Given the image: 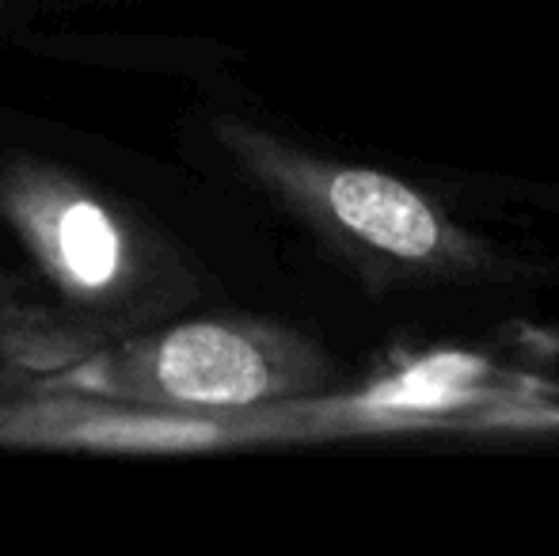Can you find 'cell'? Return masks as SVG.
Returning a JSON list of instances; mask_svg holds the SVG:
<instances>
[{"label": "cell", "mask_w": 559, "mask_h": 556, "mask_svg": "<svg viewBox=\"0 0 559 556\" xmlns=\"http://www.w3.org/2000/svg\"><path fill=\"white\" fill-rule=\"evenodd\" d=\"M335 381V366L312 340L263 320H187L168 332L61 374L66 393L107 397L183 416H243L309 401Z\"/></svg>", "instance_id": "cell-2"}, {"label": "cell", "mask_w": 559, "mask_h": 556, "mask_svg": "<svg viewBox=\"0 0 559 556\" xmlns=\"http://www.w3.org/2000/svg\"><path fill=\"white\" fill-rule=\"evenodd\" d=\"M222 141L366 279L423 286L495 271V252L484 240L389 171L312 156L240 122H225Z\"/></svg>", "instance_id": "cell-1"}, {"label": "cell", "mask_w": 559, "mask_h": 556, "mask_svg": "<svg viewBox=\"0 0 559 556\" xmlns=\"http://www.w3.org/2000/svg\"><path fill=\"white\" fill-rule=\"evenodd\" d=\"M233 442L222 416L141 409L122 401H92L84 393L38 397L0 409V446L43 450H118V453H191Z\"/></svg>", "instance_id": "cell-4"}, {"label": "cell", "mask_w": 559, "mask_h": 556, "mask_svg": "<svg viewBox=\"0 0 559 556\" xmlns=\"http://www.w3.org/2000/svg\"><path fill=\"white\" fill-rule=\"evenodd\" d=\"M0 210L38 268L81 301L111 297L133 275L122 222L76 179L38 164H15L0 184Z\"/></svg>", "instance_id": "cell-3"}]
</instances>
